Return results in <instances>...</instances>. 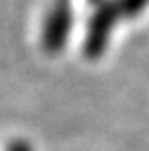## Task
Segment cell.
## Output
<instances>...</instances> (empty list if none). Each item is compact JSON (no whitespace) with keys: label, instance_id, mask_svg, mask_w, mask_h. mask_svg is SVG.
<instances>
[{"label":"cell","instance_id":"obj_1","mask_svg":"<svg viewBox=\"0 0 149 151\" xmlns=\"http://www.w3.org/2000/svg\"><path fill=\"white\" fill-rule=\"evenodd\" d=\"M68 27H70V7H68L67 0H59L54 13L50 14L49 22H47V29H45L47 47L52 49V50L59 49L65 42Z\"/></svg>","mask_w":149,"mask_h":151},{"label":"cell","instance_id":"obj_2","mask_svg":"<svg viewBox=\"0 0 149 151\" xmlns=\"http://www.w3.org/2000/svg\"><path fill=\"white\" fill-rule=\"evenodd\" d=\"M11 151H29V146L27 144H14L13 147H11Z\"/></svg>","mask_w":149,"mask_h":151}]
</instances>
